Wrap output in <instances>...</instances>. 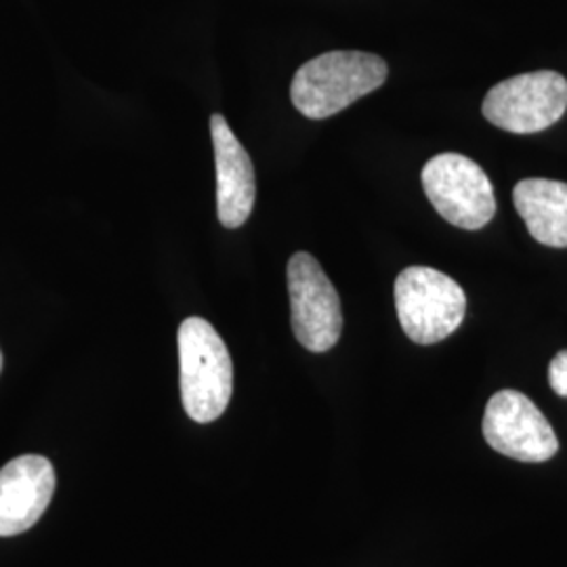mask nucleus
<instances>
[{"label": "nucleus", "mask_w": 567, "mask_h": 567, "mask_svg": "<svg viewBox=\"0 0 567 567\" xmlns=\"http://www.w3.org/2000/svg\"><path fill=\"white\" fill-rule=\"evenodd\" d=\"M385 60L362 51H332L303 63L290 86L295 107L311 121H324L381 89Z\"/></svg>", "instance_id": "1"}, {"label": "nucleus", "mask_w": 567, "mask_h": 567, "mask_svg": "<svg viewBox=\"0 0 567 567\" xmlns=\"http://www.w3.org/2000/svg\"><path fill=\"white\" fill-rule=\"evenodd\" d=\"M55 494L49 458L25 454L0 468V536H18L39 524Z\"/></svg>", "instance_id": "8"}, {"label": "nucleus", "mask_w": 567, "mask_h": 567, "mask_svg": "<svg viewBox=\"0 0 567 567\" xmlns=\"http://www.w3.org/2000/svg\"><path fill=\"white\" fill-rule=\"evenodd\" d=\"M548 383L559 398H567V351H559L553 358L548 365Z\"/></svg>", "instance_id": "11"}, {"label": "nucleus", "mask_w": 567, "mask_h": 567, "mask_svg": "<svg viewBox=\"0 0 567 567\" xmlns=\"http://www.w3.org/2000/svg\"><path fill=\"white\" fill-rule=\"evenodd\" d=\"M513 204L536 243L567 248V183L524 179L513 189Z\"/></svg>", "instance_id": "10"}, {"label": "nucleus", "mask_w": 567, "mask_h": 567, "mask_svg": "<svg viewBox=\"0 0 567 567\" xmlns=\"http://www.w3.org/2000/svg\"><path fill=\"white\" fill-rule=\"evenodd\" d=\"M421 179L429 203L447 224L477 231L494 219V187L486 171L471 158L440 154L425 164Z\"/></svg>", "instance_id": "4"}, {"label": "nucleus", "mask_w": 567, "mask_h": 567, "mask_svg": "<svg viewBox=\"0 0 567 567\" xmlns=\"http://www.w3.org/2000/svg\"><path fill=\"white\" fill-rule=\"evenodd\" d=\"M288 295L297 341L313 353L330 351L341 339L343 313L337 288L309 252L288 261Z\"/></svg>", "instance_id": "6"}, {"label": "nucleus", "mask_w": 567, "mask_h": 567, "mask_svg": "<svg viewBox=\"0 0 567 567\" xmlns=\"http://www.w3.org/2000/svg\"><path fill=\"white\" fill-rule=\"evenodd\" d=\"M395 309L410 341L440 343L465 320V290L446 274L414 265L395 280Z\"/></svg>", "instance_id": "3"}, {"label": "nucleus", "mask_w": 567, "mask_h": 567, "mask_svg": "<svg viewBox=\"0 0 567 567\" xmlns=\"http://www.w3.org/2000/svg\"><path fill=\"white\" fill-rule=\"evenodd\" d=\"M0 372H2V353H0Z\"/></svg>", "instance_id": "12"}, {"label": "nucleus", "mask_w": 567, "mask_h": 567, "mask_svg": "<svg viewBox=\"0 0 567 567\" xmlns=\"http://www.w3.org/2000/svg\"><path fill=\"white\" fill-rule=\"evenodd\" d=\"M182 400L196 423L217 421L234 393V364L219 332L203 318H187L179 326Z\"/></svg>", "instance_id": "2"}, {"label": "nucleus", "mask_w": 567, "mask_h": 567, "mask_svg": "<svg viewBox=\"0 0 567 567\" xmlns=\"http://www.w3.org/2000/svg\"><path fill=\"white\" fill-rule=\"evenodd\" d=\"M484 437L489 447L522 463H545L559 450V440L536 404L519 391L492 395L484 414Z\"/></svg>", "instance_id": "7"}, {"label": "nucleus", "mask_w": 567, "mask_h": 567, "mask_svg": "<svg viewBox=\"0 0 567 567\" xmlns=\"http://www.w3.org/2000/svg\"><path fill=\"white\" fill-rule=\"evenodd\" d=\"M210 137L217 164V215L224 227L238 229L255 208V166L221 114L210 116Z\"/></svg>", "instance_id": "9"}, {"label": "nucleus", "mask_w": 567, "mask_h": 567, "mask_svg": "<svg viewBox=\"0 0 567 567\" xmlns=\"http://www.w3.org/2000/svg\"><path fill=\"white\" fill-rule=\"evenodd\" d=\"M567 110V81L550 70L519 74L487 91L482 112L494 126L529 135L545 131Z\"/></svg>", "instance_id": "5"}]
</instances>
